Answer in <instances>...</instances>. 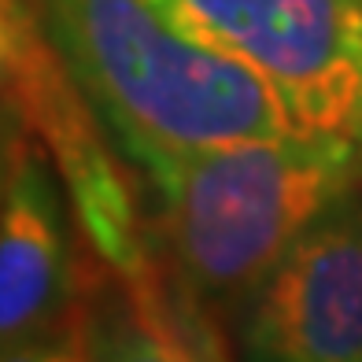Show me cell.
I'll use <instances>...</instances> for the list:
<instances>
[{
  "label": "cell",
  "mask_w": 362,
  "mask_h": 362,
  "mask_svg": "<svg viewBox=\"0 0 362 362\" xmlns=\"http://www.w3.org/2000/svg\"><path fill=\"white\" fill-rule=\"evenodd\" d=\"M233 329L259 362H362V185L296 237Z\"/></svg>",
  "instance_id": "5"
},
{
  "label": "cell",
  "mask_w": 362,
  "mask_h": 362,
  "mask_svg": "<svg viewBox=\"0 0 362 362\" xmlns=\"http://www.w3.org/2000/svg\"><path fill=\"white\" fill-rule=\"evenodd\" d=\"M52 56L34 0H0V100H19Z\"/></svg>",
  "instance_id": "6"
},
{
  "label": "cell",
  "mask_w": 362,
  "mask_h": 362,
  "mask_svg": "<svg viewBox=\"0 0 362 362\" xmlns=\"http://www.w3.org/2000/svg\"><path fill=\"white\" fill-rule=\"evenodd\" d=\"M159 252L196 340L240 318L277 259L362 185V144L274 134L222 144L148 177Z\"/></svg>",
  "instance_id": "2"
},
{
  "label": "cell",
  "mask_w": 362,
  "mask_h": 362,
  "mask_svg": "<svg viewBox=\"0 0 362 362\" xmlns=\"http://www.w3.org/2000/svg\"><path fill=\"white\" fill-rule=\"evenodd\" d=\"M100 129L152 177L222 144L292 134L240 59L185 34L156 0H34Z\"/></svg>",
  "instance_id": "1"
},
{
  "label": "cell",
  "mask_w": 362,
  "mask_h": 362,
  "mask_svg": "<svg viewBox=\"0 0 362 362\" xmlns=\"http://www.w3.org/2000/svg\"><path fill=\"white\" fill-rule=\"evenodd\" d=\"M74 207L26 134L0 200V362H59L93 348V307Z\"/></svg>",
  "instance_id": "4"
},
{
  "label": "cell",
  "mask_w": 362,
  "mask_h": 362,
  "mask_svg": "<svg viewBox=\"0 0 362 362\" xmlns=\"http://www.w3.org/2000/svg\"><path fill=\"white\" fill-rule=\"evenodd\" d=\"M26 122H23V111L15 107L11 100H0V200H4V189H8V177H11V163L19 156V144L26 141Z\"/></svg>",
  "instance_id": "7"
},
{
  "label": "cell",
  "mask_w": 362,
  "mask_h": 362,
  "mask_svg": "<svg viewBox=\"0 0 362 362\" xmlns=\"http://www.w3.org/2000/svg\"><path fill=\"white\" fill-rule=\"evenodd\" d=\"M185 34L240 59L292 134L362 144V0H156Z\"/></svg>",
  "instance_id": "3"
}]
</instances>
